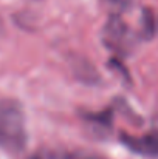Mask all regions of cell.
Masks as SVG:
<instances>
[{
    "label": "cell",
    "instance_id": "6da1fadb",
    "mask_svg": "<svg viewBox=\"0 0 158 159\" xmlns=\"http://www.w3.org/2000/svg\"><path fill=\"white\" fill-rule=\"evenodd\" d=\"M28 142L25 113L19 101L0 99V150L19 155Z\"/></svg>",
    "mask_w": 158,
    "mask_h": 159
},
{
    "label": "cell",
    "instance_id": "7a4b0ae2",
    "mask_svg": "<svg viewBox=\"0 0 158 159\" xmlns=\"http://www.w3.org/2000/svg\"><path fill=\"white\" fill-rule=\"evenodd\" d=\"M103 42L104 45L116 53H129L132 50L133 40L129 26L119 16H110L103 30Z\"/></svg>",
    "mask_w": 158,
    "mask_h": 159
},
{
    "label": "cell",
    "instance_id": "3957f363",
    "mask_svg": "<svg viewBox=\"0 0 158 159\" xmlns=\"http://www.w3.org/2000/svg\"><path fill=\"white\" fill-rule=\"evenodd\" d=\"M119 141L135 155L144 158H158V131L155 130L143 136H132L126 131H121Z\"/></svg>",
    "mask_w": 158,
    "mask_h": 159
},
{
    "label": "cell",
    "instance_id": "277c9868",
    "mask_svg": "<svg viewBox=\"0 0 158 159\" xmlns=\"http://www.w3.org/2000/svg\"><path fill=\"white\" fill-rule=\"evenodd\" d=\"M84 119L93 122V124H98L99 127H104V128H110L112 127V117H113V111L110 108L103 110V111H98V113H84L82 114Z\"/></svg>",
    "mask_w": 158,
    "mask_h": 159
},
{
    "label": "cell",
    "instance_id": "5b68a950",
    "mask_svg": "<svg viewBox=\"0 0 158 159\" xmlns=\"http://www.w3.org/2000/svg\"><path fill=\"white\" fill-rule=\"evenodd\" d=\"M155 33V20H154V14L151 9H143V16H141V34L144 39L151 40L152 36Z\"/></svg>",
    "mask_w": 158,
    "mask_h": 159
},
{
    "label": "cell",
    "instance_id": "8992f818",
    "mask_svg": "<svg viewBox=\"0 0 158 159\" xmlns=\"http://www.w3.org/2000/svg\"><path fill=\"white\" fill-rule=\"evenodd\" d=\"M82 159H107V158H104V156H96V155H90V156H85V158H82Z\"/></svg>",
    "mask_w": 158,
    "mask_h": 159
},
{
    "label": "cell",
    "instance_id": "52a82bcc",
    "mask_svg": "<svg viewBox=\"0 0 158 159\" xmlns=\"http://www.w3.org/2000/svg\"><path fill=\"white\" fill-rule=\"evenodd\" d=\"M155 131H158V113L155 114Z\"/></svg>",
    "mask_w": 158,
    "mask_h": 159
},
{
    "label": "cell",
    "instance_id": "ba28073f",
    "mask_svg": "<svg viewBox=\"0 0 158 159\" xmlns=\"http://www.w3.org/2000/svg\"><path fill=\"white\" fill-rule=\"evenodd\" d=\"M30 159H45V158L41 156V155H37V156H33V158H30Z\"/></svg>",
    "mask_w": 158,
    "mask_h": 159
}]
</instances>
